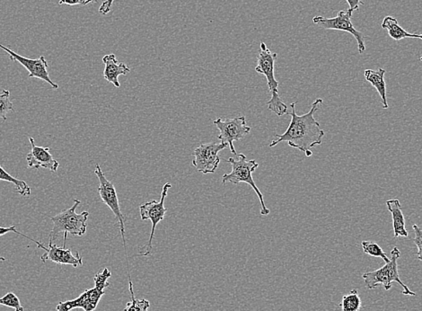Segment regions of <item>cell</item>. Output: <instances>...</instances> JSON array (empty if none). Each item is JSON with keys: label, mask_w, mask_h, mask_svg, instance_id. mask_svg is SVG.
Returning <instances> with one entry per match:
<instances>
[{"label": "cell", "mask_w": 422, "mask_h": 311, "mask_svg": "<svg viewBox=\"0 0 422 311\" xmlns=\"http://www.w3.org/2000/svg\"><path fill=\"white\" fill-rule=\"evenodd\" d=\"M324 101L317 98L313 104L310 111L303 115H297L296 112L297 102L290 105L291 112L288 115L291 116L289 128L283 135H276L277 139H273L270 148H273L280 142H286L292 148L300 149L305 156L313 155L311 149L322 144V139L325 136V131L320 127V124L315 119L314 115L320 110Z\"/></svg>", "instance_id": "cell-1"}, {"label": "cell", "mask_w": 422, "mask_h": 311, "mask_svg": "<svg viewBox=\"0 0 422 311\" xmlns=\"http://www.w3.org/2000/svg\"><path fill=\"white\" fill-rule=\"evenodd\" d=\"M278 54L273 53L267 47L265 43H260L258 56H257L256 73L265 76L270 99L267 102L269 110L275 112L278 116L288 115L287 105L280 98L279 94V82L276 80L274 70Z\"/></svg>", "instance_id": "cell-2"}, {"label": "cell", "mask_w": 422, "mask_h": 311, "mask_svg": "<svg viewBox=\"0 0 422 311\" xmlns=\"http://www.w3.org/2000/svg\"><path fill=\"white\" fill-rule=\"evenodd\" d=\"M81 201L74 199V204L67 210L58 214L56 216H48L53 221V228L50 233V241H56L58 236L64 234L63 247L66 248L68 234L82 237L87 232L88 211H82L77 214V208L80 206Z\"/></svg>", "instance_id": "cell-3"}, {"label": "cell", "mask_w": 422, "mask_h": 311, "mask_svg": "<svg viewBox=\"0 0 422 311\" xmlns=\"http://www.w3.org/2000/svg\"><path fill=\"white\" fill-rule=\"evenodd\" d=\"M238 159L230 158L228 162L232 167V171L229 174H225L222 176V184H238L240 183H246L249 184L258 196L260 203V214L263 216H267L270 214V210L266 207L264 203L263 194L257 187L255 180H253V173L258 169L259 164L255 160H248L245 154H238Z\"/></svg>", "instance_id": "cell-4"}, {"label": "cell", "mask_w": 422, "mask_h": 311, "mask_svg": "<svg viewBox=\"0 0 422 311\" xmlns=\"http://www.w3.org/2000/svg\"><path fill=\"white\" fill-rule=\"evenodd\" d=\"M401 252L397 247H394L391 251V259L383 268L376 270L374 272L363 273L362 278L366 288L372 290L379 285H383L386 290H389L392 287L393 282L399 283L403 287V295L407 296H416V293L411 292L409 287L404 285L400 278L398 272V259L400 258Z\"/></svg>", "instance_id": "cell-5"}, {"label": "cell", "mask_w": 422, "mask_h": 311, "mask_svg": "<svg viewBox=\"0 0 422 311\" xmlns=\"http://www.w3.org/2000/svg\"><path fill=\"white\" fill-rule=\"evenodd\" d=\"M95 176H97V179L99 180V196H100L102 203L107 205L110 209H111V211H112V214H115L116 220H117L120 231H121L122 233L123 247H125V249L127 265H128L129 270L128 276H130L128 255H127L126 249L127 248L125 238V216H123V214L121 211V206H120L117 192H116L115 184H113L111 182V181H109L107 179V177H106L104 172H102L101 167L99 166V164L97 163L95 164Z\"/></svg>", "instance_id": "cell-6"}, {"label": "cell", "mask_w": 422, "mask_h": 311, "mask_svg": "<svg viewBox=\"0 0 422 311\" xmlns=\"http://www.w3.org/2000/svg\"><path fill=\"white\" fill-rule=\"evenodd\" d=\"M172 187L170 183L164 184L163 187L162 194H161V198L159 201L152 200L147 201L139 206L140 217L142 221L150 220L152 223L151 227L150 237L149 241L145 246L139 248V254L142 256H147L151 254L153 249V239L155 237V232L157 224L161 221H163L167 209L164 207V200L167 196L168 190Z\"/></svg>", "instance_id": "cell-7"}, {"label": "cell", "mask_w": 422, "mask_h": 311, "mask_svg": "<svg viewBox=\"0 0 422 311\" xmlns=\"http://www.w3.org/2000/svg\"><path fill=\"white\" fill-rule=\"evenodd\" d=\"M213 124L217 126L221 135L218 136L219 141L223 144L229 147L230 152L234 156H238L236 152L234 142L241 141L247 135L251 132V127L247 125L245 116L228 118L223 120L218 118L215 120Z\"/></svg>", "instance_id": "cell-8"}, {"label": "cell", "mask_w": 422, "mask_h": 311, "mask_svg": "<svg viewBox=\"0 0 422 311\" xmlns=\"http://www.w3.org/2000/svg\"><path fill=\"white\" fill-rule=\"evenodd\" d=\"M352 14L347 11H339L337 16L327 19L324 16H315L313 22L317 25L324 27L327 30L343 31L352 34L358 43V50L360 54L365 53L366 44L364 41V34L355 28L352 22Z\"/></svg>", "instance_id": "cell-9"}, {"label": "cell", "mask_w": 422, "mask_h": 311, "mask_svg": "<svg viewBox=\"0 0 422 311\" xmlns=\"http://www.w3.org/2000/svg\"><path fill=\"white\" fill-rule=\"evenodd\" d=\"M228 145L218 142L204 143L194 152L193 166L202 174H214L217 170L221 157L219 152L225 149Z\"/></svg>", "instance_id": "cell-10"}, {"label": "cell", "mask_w": 422, "mask_h": 311, "mask_svg": "<svg viewBox=\"0 0 422 311\" xmlns=\"http://www.w3.org/2000/svg\"><path fill=\"white\" fill-rule=\"evenodd\" d=\"M0 49L4 50L9 54L10 60L25 67L28 70L29 78H39V80L46 81V83L51 85L53 90H59V85L51 80L49 70H48L49 66H48L46 57L40 56L38 59H28V58L19 56L15 51L10 50L9 48L2 46L1 43H0Z\"/></svg>", "instance_id": "cell-11"}, {"label": "cell", "mask_w": 422, "mask_h": 311, "mask_svg": "<svg viewBox=\"0 0 422 311\" xmlns=\"http://www.w3.org/2000/svg\"><path fill=\"white\" fill-rule=\"evenodd\" d=\"M37 247L46 251L41 256V260L43 263L51 261L58 265H70L75 268L83 265V259H82L80 254L77 252L74 255L70 249H66L63 246V247H58L57 245H54L53 242L50 241L48 248L44 247V245L41 243V242L37 244Z\"/></svg>", "instance_id": "cell-12"}, {"label": "cell", "mask_w": 422, "mask_h": 311, "mask_svg": "<svg viewBox=\"0 0 422 311\" xmlns=\"http://www.w3.org/2000/svg\"><path fill=\"white\" fill-rule=\"evenodd\" d=\"M105 295V290L95 286V288L85 290L77 299L60 302L58 304L56 310L71 311L75 309H83L84 311H94Z\"/></svg>", "instance_id": "cell-13"}, {"label": "cell", "mask_w": 422, "mask_h": 311, "mask_svg": "<svg viewBox=\"0 0 422 311\" xmlns=\"http://www.w3.org/2000/svg\"><path fill=\"white\" fill-rule=\"evenodd\" d=\"M29 141L31 148H32L26 155L27 165L29 169L38 170L43 167L51 172H56L59 169L60 164L51 155L49 147L43 148V147L37 146L32 137H29Z\"/></svg>", "instance_id": "cell-14"}, {"label": "cell", "mask_w": 422, "mask_h": 311, "mask_svg": "<svg viewBox=\"0 0 422 311\" xmlns=\"http://www.w3.org/2000/svg\"><path fill=\"white\" fill-rule=\"evenodd\" d=\"M102 63H105L104 78L109 83L115 85V88L121 87L119 82L120 76H126L130 73V68L125 63H120L116 59L115 54H108L102 58Z\"/></svg>", "instance_id": "cell-15"}, {"label": "cell", "mask_w": 422, "mask_h": 311, "mask_svg": "<svg viewBox=\"0 0 422 311\" xmlns=\"http://www.w3.org/2000/svg\"><path fill=\"white\" fill-rule=\"evenodd\" d=\"M387 209L392 214L394 238H407L409 232L406 230V218L401 211V205L398 199L386 201Z\"/></svg>", "instance_id": "cell-16"}, {"label": "cell", "mask_w": 422, "mask_h": 311, "mask_svg": "<svg viewBox=\"0 0 422 311\" xmlns=\"http://www.w3.org/2000/svg\"><path fill=\"white\" fill-rule=\"evenodd\" d=\"M386 70L379 68V70H366L365 73H364L366 80L369 81L376 88V91L379 92L384 109L389 107L386 97Z\"/></svg>", "instance_id": "cell-17"}, {"label": "cell", "mask_w": 422, "mask_h": 311, "mask_svg": "<svg viewBox=\"0 0 422 311\" xmlns=\"http://www.w3.org/2000/svg\"><path fill=\"white\" fill-rule=\"evenodd\" d=\"M382 28L386 29L391 38L401 41L406 38L422 40V34L406 32L398 23L397 19L392 16H386L383 20Z\"/></svg>", "instance_id": "cell-18"}, {"label": "cell", "mask_w": 422, "mask_h": 311, "mask_svg": "<svg viewBox=\"0 0 422 311\" xmlns=\"http://www.w3.org/2000/svg\"><path fill=\"white\" fill-rule=\"evenodd\" d=\"M0 181H6V182L11 183L16 186V192L21 194L22 196H31V187L25 181L16 179L15 176L10 175L8 171L3 169L0 165Z\"/></svg>", "instance_id": "cell-19"}, {"label": "cell", "mask_w": 422, "mask_h": 311, "mask_svg": "<svg viewBox=\"0 0 422 311\" xmlns=\"http://www.w3.org/2000/svg\"><path fill=\"white\" fill-rule=\"evenodd\" d=\"M342 311H359L362 307L358 290H352L347 295L342 297V302L339 304Z\"/></svg>", "instance_id": "cell-20"}, {"label": "cell", "mask_w": 422, "mask_h": 311, "mask_svg": "<svg viewBox=\"0 0 422 311\" xmlns=\"http://www.w3.org/2000/svg\"><path fill=\"white\" fill-rule=\"evenodd\" d=\"M129 289L130 292V302L127 303L125 309L123 311H149L150 302L145 299L137 300L135 298L132 281H129Z\"/></svg>", "instance_id": "cell-21"}, {"label": "cell", "mask_w": 422, "mask_h": 311, "mask_svg": "<svg viewBox=\"0 0 422 311\" xmlns=\"http://www.w3.org/2000/svg\"><path fill=\"white\" fill-rule=\"evenodd\" d=\"M362 246L365 254L374 256V258H382L386 263L390 262L389 256L383 251L382 248L375 242L362 241Z\"/></svg>", "instance_id": "cell-22"}, {"label": "cell", "mask_w": 422, "mask_h": 311, "mask_svg": "<svg viewBox=\"0 0 422 311\" xmlns=\"http://www.w3.org/2000/svg\"><path fill=\"white\" fill-rule=\"evenodd\" d=\"M10 112H15L13 102L10 99V91L3 90L0 92V119L6 121Z\"/></svg>", "instance_id": "cell-23"}, {"label": "cell", "mask_w": 422, "mask_h": 311, "mask_svg": "<svg viewBox=\"0 0 422 311\" xmlns=\"http://www.w3.org/2000/svg\"><path fill=\"white\" fill-rule=\"evenodd\" d=\"M0 306L11 307L15 311H25L19 297L13 292H9L8 295L0 298Z\"/></svg>", "instance_id": "cell-24"}, {"label": "cell", "mask_w": 422, "mask_h": 311, "mask_svg": "<svg viewBox=\"0 0 422 311\" xmlns=\"http://www.w3.org/2000/svg\"><path fill=\"white\" fill-rule=\"evenodd\" d=\"M112 273L108 268H105L102 272L97 273L94 278L95 285L102 290L107 289L110 286L108 279L111 278Z\"/></svg>", "instance_id": "cell-25"}, {"label": "cell", "mask_w": 422, "mask_h": 311, "mask_svg": "<svg viewBox=\"0 0 422 311\" xmlns=\"http://www.w3.org/2000/svg\"><path fill=\"white\" fill-rule=\"evenodd\" d=\"M413 231L415 238H413L414 244L418 248L417 258L418 260L422 262V230L417 224H413Z\"/></svg>", "instance_id": "cell-26"}, {"label": "cell", "mask_w": 422, "mask_h": 311, "mask_svg": "<svg viewBox=\"0 0 422 311\" xmlns=\"http://www.w3.org/2000/svg\"><path fill=\"white\" fill-rule=\"evenodd\" d=\"M98 0H60L59 5H66V6H87L90 4V3L95 2L97 3Z\"/></svg>", "instance_id": "cell-27"}, {"label": "cell", "mask_w": 422, "mask_h": 311, "mask_svg": "<svg viewBox=\"0 0 422 311\" xmlns=\"http://www.w3.org/2000/svg\"><path fill=\"white\" fill-rule=\"evenodd\" d=\"M10 232H12V233H16L19 235H21V236H23V237H25L26 238L29 239V241H32L36 245L38 243H39V241H34V239L29 238L28 236L23 234V233H21V232H19V231H17L15 226H11V227H9V228L0 226V237H2V236H4L6 234L10 233Z\"/></svg>", "instance_id": "cell-28"}, {"label": "cell", "mask_w": 422, "mask_h": 311, "mask_svg": "<svg viewBox=\"0 0 422 311\" xmlns=\"http://www.w3.org/2000/svg\"><path fill=\"white\" fill-rule=\"evenodd\" d=\"M115 1V0H105V1L102 2L100 8H99V13L101 15H107L109 12H111L112 6Z\"/></svg>", "instance_id": "cell-29"}, {"label": "cell", "mask_w": 422, "mask_h": 311, "mask_svg": "<svg viewBox=\"0 0 422 311\" xmlns=\"http://www.w3.org/2000/svg\"><path fill=\"white\" fill-rule=\"evenodd\" d=\"M346 1H347L349 6L348 10L352 15L353 12L359 11L360 5H364V2L362 0H346Z\"/></svg>", "instance_id": "cell-30"}, {"label": "cell", "mask_w": 422, "mask_h": 311, "mask_svg": "<svg viewBox=\"0 0 422 311\" xmlns=\"http://www.w3.org/2000/svg\"><path fill=\"white\" fill-rule=\"evenodd\" d=\"M0 261L5 262L6 261V259L5 258H2V256H0Z\"/></svg>", "instance_id": "cell-31"}, {"label": "cell", "mask_w": 422, "mask_h": 311, "mask_svg": "<svg viewBox=\"0 0 422 311\" xmlns=\"http://www.w3.org/2000/svg\"><path fill=\"white\" fill-rule=\"evenodd\" d=\"M420 60H421V61H422V57H421V58H420Z\"/></svg>", "instance_id": "cell-32"}]
</instances>
